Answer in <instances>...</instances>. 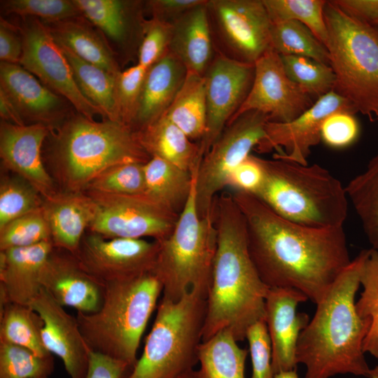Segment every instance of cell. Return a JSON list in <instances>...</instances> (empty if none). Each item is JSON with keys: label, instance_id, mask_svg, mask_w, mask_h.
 I'll return each instance as SVG.
<instances>
[{"label": "cell", "instance_id": "6da1fadb", "mask_svg": "<svg viewBox=\"0 0 378 378\" xmlns=\"http://www.w3.org/2000/svg\"><path fill=\"white\" fill-rule=\"evenodd\" d=\"M231 193L244 216L248 252L264 284L298 290L318 303L351 261L343 226H306L283 218L252 193Z\"/></svg>", "mask_w": 378, "mask_h": 378}, {"label": "cell", "instance_id": "7a4b0ae2", "mask_svg": "<svg viewBox=\"0 0 378 378\" xmlns=\"http://www.w3.org/2000/svg\"><path fill=\"white\" fill-rule=\"evenodd\" d=\"M213 211L218 244L206 295L202 342L224 330L239 342L246 339L250 326L265 320L270 288L251 258L246 222L232 193L218 194Z\"/></svg>", "mask_w": 378, "mask_h": 378}, {"label": "cell", "instance_id": "3957f363", "mask_svg": "<svg viewBox=\"0 0 378 378\" xmlns=\"http://www.w3.org/2000/svg\"><path fill=\"white\" fill-rule=\"evenodd\" d=\"M370 251H361L342 272L301 332L295 356L305 366L304 378L369 377L363 346L371 322L358 315L355 298Z\"/></svg>", "mask_w": 378, "mask_h": 378}, {"label": "cell", "instance_id": "277c9868", "mask_svg": "<svg viewBox=\"0 0 378 378\" xmlns=\"http://www.w3.org/2000/svg\"><path fill=\"white\" fill-rule=\"evenodd\" d=\"M50 133L52 162L68 192H84L95 178L114 166L145 164L151 158L136 131L108 119L97 122L78 113Z\"/></svg>", "mask_w": 378, "mask_h": 378}, {"label": "cell", "instance_id": "5b68a950", "mask_svg": "<svg viewBox=\"0 0 378 378\" xmlns=\"http://www.w3.org/2000/svg\"><path fill=\"white\" fill-rule=\"evenodd\" d=\"M263 178L252 193L284 218L306 226H343L347 217L345 187L319 164L258 157Z\"/></svg>", "mask_w": 378, "mask_h": 378}, {"label": "cell", "instance_id": "8992f818", "mask_svg": "<svg viewBox=\"0 0 378 378\" xmlns=\"http://www.w3.org/2000/svg\"><path fill=\"white\" fill-rule=\"evenodd\" d=\"M161 293L162 284L153 273L104 286L99 309L77 312L76 316L91 351L134 368L141 336Z\"/></svg>", "mask_w": 378, "mask_h": 378}, {"label": "cell", "instance_id": "52a82bcc", "mask_svg": "<svg viewBox=\"0 0 378 378\" xmlns=\"http://www.w3.org/2000/svg\"><path fill=\"white\" fill-rule=\"evenodd\" d=\"M324 19L333 91L356 113L378 120V27L349 15L333 1L326 2Z\"/></svg>", "mask_w": 378, "mask_h": 378}, {"label": "cell", "instance_id": "ba28073f", "mask_svg": "<svg viewBox=\"0 0 378 378\" xmlns=\"http://www.w3.org/2000/svg\"><path fill=\"white\" fill-rule=\"evenodd\" d=\"M207 293L161 298L144 351L129 378H178L193 370L202 342Z\"/></svg>", "mask_w": 378, "mask_h": 378}, {"label": "cell", "instance_id": "9c48e42d", "mask_svg": "<svg viewBox=\"0 0 378 378\" xmlns=\"http://www.w3.org/2000/svg\"><path fill=\"white\" fill-rule=\"evenodd\" d=\"M195 181L196 176L172 232L160 241L152 272L162 284V298L172 301L192 289L207 293L212 276L217 230L214 211L213 215L206 217H200L197 213Z\"/></svg>", "mask_w": 378, "mask_h": 378}, {"label": "cell", "instance_id": "30bf717a", "mask_svg": "<svg viewBox=\"0 0 378 378\" xmlns=\"http://www.w3.org/2000/svg\"><path fill=\"white\" fill-rule=\"evenodd\" d=\"M270 117L258 111L245 112L230 122L203 156L196 174L195 202L200 217L213 215L216 196L227 186L235 168L265 137Z\"/></svg>", "mask_w": 378, "mask_h": 378}, {"label": "cell", "instance_id": "8fae6325", "mask_svg": "<svg viewBox=\"0 0 378 378\" xmlns=\"http://www.w3.org/2000/svg\"><path fill=\"white\" fill-rule=\"evenodd\" d=\"M84 192L97 206L89 229L105 238H151L161 241L172 232L179 216L146 193Z\"/></svg>", "mask_w": 378, "mask_h": 378}, {"label": "cell", "instance_id": "7c38bea8", "mask_svg": "<svg viewBox=\"0 0 378 378\" xmlns=\"http://www.w3.org/2000/svg\"><path fill=\"white\" fill-rule=\"evenodd\" d=\"M20 27L23 50L19 64L36 76L78 112L90 119L104 115L81 92L71 66L48 25L34 18H22Z\"/></svg>", "mask_w": 378, "mask_h": 378}, {"label": "cell", "instance_id": "4fadbf2b", "mask_svg": "<svg viewBox=\"0 0 378 378\" xmlns=\"http://www.w3.org/2000/svg\"><path fill=\"white\" fill-rule=\"evenodd\" d=\"M160 241L146 239L105 238L85 234L74 254L82 267L104 286L152 273Z\"/></svg>", "mask_w": 378, "mask_h": 378}, {"label": "cell", "instance_id": "5bb4252c", "mask_svg": "<svg viewBox=\"0 0 378 378\" xmlns=\"http://www.w3.org/2000/svg\"><path fill=\"white\" fill-rule=\"evenodd\" d=\"M314 103L312 97L288 76L281 56L270 48L255 62L250 90L230 122L249 111L263 113L271 121L289 122Z\"/></svg>", "mask_w": 378, "mask_h": 378}, {"label": "cell", "instance_id": "9a60e30c", "mask_svg": "<svg viewBox=\"0 0 378 378\" xmlns=\"http://www.w3.org/2000/svg\"><path fill=\"white\" fill-rule=\"evenodd\" d=\"M204 76L206 129L200 142L202 156L218 138L246 99L253 80L254 64L220 52L213 58Z\"/></svg>", "mask_w": 378, "mask_h": 378}, {"label": "cell", "instance_id": "2e32d148", "mask_svg": "<svg viewBox=\"0 0 378 378\" xmlns=\"http://www.w3.org/2000/svg\"><path fill=\"white\" fill-rule=\"evenodd\" d=\"M344 111L356 113L351 103L333 90L317 99L312 106L289 122L269 120L265 136L254 150L259 153L276 150L273 158L307 164L311 148L321 138V128L330 115Z\"/></svg>", "mask_w": 378, "mask_h": 378}, {"label": "cell", "instance_id": "e0dca14e", "mask_svg": "<svg viewBox=\"0 0 378 378\" xmlns=\"http://www.w3.org/2000/svg\"><path fill=\"white\" fill-rule=\"evenodd\" d=\"M207 7L234 59L254 64L271 48L272 21L262 0H211Z\"/></svg>", "mask_w": 378, "mask_h": 378}, {"label": "cell", "instance_id": "ac0fdd59", "mask_svg": "<svg viewBox=\"0 0 378 378\" xmlns=\"http://www.w3.org/2000/svg\"><path fill=\"white\" fill-rule=\"evenodd\" d=\"M29 306L43 319L42 339L47 351L62 360L70 378H86L92 351L76 318L68 314L43 288Z\"/></svg>", "mask_w": 378, "mask_h": 378}, {"label": "cell", "instance_id": "d6986e66", "mask_svg": "<svg viewBox=\"0 0 378 378\" xmlns=\"http://www.w3.org/2000/svg\"><path fill=\"white\" fill-rule=\"evenodd\" d=\"M307 297L290 288H270L265 298V321L272 346V364L274 374L297 369L296 348L301 332L310 319L298 312L300 303Z\"/></svg>", "mask_w": 378, "mask_h": 378}, {"label": "cell", "instance_id": "ffe728a7", "mask_svg": "<svg viewBox=\"0 0 378 378\" xmlns=\"http://www.w3.org/2000/svg\"><path fill=\"white\" fill-rule=\"evenodd\" d=\"M0 89L25 125L43 124L52 130L69 116V103L19 64L1 62Z\"/></svg>", "mask_w": 378, "mask_h": 378}, {"label": "cell", "instance_id": "44dd1931", "mask_svg": "<svg viewBox=\"0 0 378 378\" xmlns=\"http://www.w3.org/2000/svg\"><path fill=\"white\" fill-rule=\"evenodd\" d=\"M50 130L43 124L1 122L0 156L4 165L29 183L43 199L57 192L41 157L43 143Z\"/></svg>", "mask_w": 378, "mask_h": 378}, {"label": "cell", "instance_id": "7402d4cb", "mask_svg": "<svg viewBox=\"0 0 378 378\" xmlns=\"http://www.w3.org/2000/svg\"><path fill=\"white\" fill-rule=\"evenodd\" d=\"M41 284L57 303L77 312H96L103 300L104 286L82 267L74 254L56 247L45 265Z\"/></svg>", "mask_w": 378, "mask_h": 378}, {"label": "cell", "instance_id": "603a6c76", "mask_svg": "<svg viewBox=\"0 0 378 378\" xmlns=\"http://www.w3.org/2000/svg\"><path fill=\"white\" fill-rule=\"evenodd\" d=\"M52 241L0 251V302L29 305L40 293L45 265L54 248Z\"/></svg>", "mask_w": 378, "mask_h": 378}, {"label": "cell", "instance_id": "cb8c5ba5", "mask_svg": "<svg viewBox=\"0 0 378 378\" xmlns=\"http://www.w3.org/2000/svg\"><path fill=\"white\" fill-rule=\"evenodd\" d=\"M42 208L54 246L76 254L95 217L94 200L85 192H56L43 199Z\"/></svg>", "mask_w": 378, "mask_h": 378}, {"label": "cell", "instance_id": "d4e9b609", "mask_svg": "<svg viewBox=\"0 0 378 378\" xmlns=\"http://www.w3.org/2000/svg\"><path fill=\"white\" fill-rule=\"evenodd\" d=\"M187 74L181 60L169 52L146 70L133 125L137 131L164 115Z\"/></svg>", "mask_w": 378, "mask_h": 378}, {"label": "cell", "instance_id": "484cf974", "mask_svg": "<svg viewBox=\"0 0 378 378\" xmlns=\"http://www.w3.org/2000/svg\"><path fill=\"white\" fill-rule=\"evenodd\" d=\"M208 1L185 13L173 23L170 52L187 71L204 76L213 57Z\"/></svg>", "mask_w": 378, "mask_h": 378}, {"label": "cell", "instance_id": "4316f807", "mask_svg": "<svg viewBox=\"0 0 378 378\" xmlns=\"http://www.w3.org/2000/svg\"><path fill=\"white\" fill-rule=\"evenodd\" d=\"M139 141L150 157H158L192 173L202 159L200 142L191 140L164 115L136 131Z\"/></svg>", "mask_w": 378, "mask_h": 378}, {"label": "cell", "instance_id": "83f0119b", "mask_svg": "<svg viewBox=\"0 0 378 378\" xmlns=\"http://www.w3.org/2000/svg\"><path fill=\"white\" fill-rule=\"evenodd\" d=\"M46 24L58 44L111 74L117 76L120 73L118 64L107 42L92 27L88 25L81 16Z\"/></svg>", "mask_w": 378, "mask_h": 378}, {"label": "cell", "instance_id": "f1b7e54d", "mask_svg": "<svg viewBox=\"0 0 378 378\" xmlns=\"http://www.w3.org/2000/svg\"><path fill=\"white\" fill-rule=\"evenodd\" d=\"M144 170L145 193L180 214L188 200L198 169L190 173L154 156L144 164Z\"/></svg>", "mask_w": 378, "mask_h": 378}, {"label": "cell", "instance_id": "f546056e", "mask_svg": "<svg viewBox=\"0 0 378 378\" xmlns=\"http://www.w3.org/2000/svg\"><path fill=\"white\" fill-rule=\"evenodd\" d=\"M232 335L220 331L200 344V368L192 378H244L248 350L239 347Z\"/></svg>", "mask_w": 378, "mask_h": 378}, {"label": "cell", "instance_id": "4dcf8cb0", "mask_svg": "<svg viewBox=\"0 0 378 378\" xmlns=\"http://www.w3.org/2000/svg\"><path fill=\"white\" fill-rule=\"evenodd\" d=\"M164 115L191 140L200 142L206 129L204 76L187 71L180 90Z\"/></svg>", "mask_w": 378, "mask_h": 378}, {"label": "cell", "instance_id": "1f68e13d", "mask_svg": "<svg viewBox=\"0 0 378 378\" xmlns=\"http://www.w3.org/2000/svg\"><path fill=\"white\" fill-rule=\"evenodd\" d=\"M58 45L83 94L101 110L105 119L118 122L115 110L117 76L82 59L66 47Z\"/></svg>", "mask_w": 378, "mask_h": 378}, {"label": "cell", "instance_id": "d6a6232c", "mask_svg": "<svg viewBox=\"0 0 378 378\" xmlns=\"http://www.w3.org/2000/svg\"><path fill=\"white\" fill-rule=\"evenodd\" d=\"M43 321L29 305L7 302L0 308V342L20 345L46 356L42 339Z\"/></svg>", "mask_w": 378, "mask_h": 378}, {"label": "cell", "instance_id": "836d02e7", "mask_svg": "<svg viewBox=\"0 0 378 378\" xmlns=\"http://www.w3.org/2000/svg\"><path fill=\"white\" fill-rule=\"evenodd\" d=\"M345 188L372 248L378 251V150Z\"/></svg>", "mask_w": 378, "mask_h": 378}, {"label": "cell", "instance_id": "e575fe53", "mask_svg": "<svg viewBox=\"0 0 378 378\" xmlns=\"http://www.w3.org/2000/svg\"><path fill=\"white\" fill-rule=\"evenodd\" d=\"M83 16L116 43L125 41L132 24L133 1L74 0Z\"/></svg>", "mask_w": 378, "mask_h": 378}, {"label": "cell", "instance_id": "d590c367", "mask_svg": "<svg viewBox=\"0 0 378 378\" xmlns=\"http://www.w3.org/2000/svg\"><path fill=\"white\" fill-rule=\"evenodd\" d=\"M271 48L279 55H298L329 65L328 52L313 33L302 23L293 21L272 22Z\"/></svg>", "mask_w": 378, "mask_h": 378}, {"label": "cell", "instance_id": "8d00e7d4", "mask_svg": "<svg viewBox=\"0 0 378 378\" xmlns=\"http://www.w3.org/2000/svg\"><path fill=\"white\" fill-rule=\"evenodd\" d=\"M272 22L293 20L306 26L325 45L328 30L324 19L327 1L262 0Z\"/></svg>", "mask_w": 378, "mask_h": 378}, {"label": "cell", "instance_id": "74e56055", "mask_svg": "<svg viewBox=\"0 0 378 378\" xmlns=\"http://www.w3.org/2000/svg\"><path fill=\"white\" fill-rule=\"evenodd\" d=\"M363 291L356 308L358 315L370 320V327L363 342L364 352L378 359V251L370 248L360 276Z\"/></svg>", "mask_w": 378, "mask_h": 378}, {"label": "cell", "instance_id": "f35d334b", "mask_svg": "<svg viewBox=\"0 0 378 378\" xmlns=\"http://www.w3.org/2000/svg\"><path fill=\"white\" fill-rule=\"evenodd\" d=\"M288 76L312 97L332 91L335 77L330 65L298 55H280Z\"/></svg>", "mask_w": 378, "mask_h": 378}, {"label": "cell", "instance_id": "ab89813d", "mask_svg": "<svg viewBox=\"0 0 378 378\" xmlns=\"http://www.w3.org/2000/svg\"><path fill=\"white\" fill-rule=\"evenodd\" d=\"M53 370L52 354L42 356L26 347L0 342V378H49Z\"/></svg>", "mask_w": 378, "mask_h": 378}, {"label": "cell", "instance_id": "60d3db41", "mask_svg": "<svg viewBox=\"0 0 378 378\" xmlns=\"http://www.w3.org/2000/svg\"><path fill=\"white\" fill-rule=\"evenodd\" d=\"M40 196L19 176L4 178L0 186V230L12 220L41 208Z\"/></svg>", "mask_w": 378, "mask_h": 378}, {"label": "cell", "instance_id": "b9f144b4", "mask_svg": "<svg viewBox=\"0 0 378 378\" xmlns=\"http://www.w3.org/2000/svg\"><path fill=\"white\" fill-rule=\"evenodd\" d=\"M52 241L48 222L41 208L18 218L0 230V251Z\"/></svg>", "mask_w": 378, "mask_h": 378}, {"label": "cell", "instance_id": "7bdbcfd3", "mask_svg": "<svg viewBox=\"0 0 378 378\" xmlns=\"http://www.w3.org/2000/svg\"><path fill=\"white\" fill-rule=\"evenodd\" d=\"M6 13L22 18H34L46 23L57 22L83 15L74 0H9L1 3Z\"/></svg>", "mask_w": 378, "mask_h": 378}, {"label": "cell", "instance_id": "ee69618b", "mask_svg": "<svg viewBox=\"0 0 378 378\" xmlns=\"http://www.w3.org/2000/svg\"><path fill=\"white\" fill-rule=\"evenodd\" d=\"M146 70L137 64L124 71H120L116 76L115 110L117 121L132 129Z\"/></svg>", "mask_w": 378, "mask_h": 378}, {"label": "cell", "instance_id": "f6af8a7d", "mask_svg": "<svg viewBox=\"0 0 378 378\" xmlns=\"http://www.w3.org/2000/svg\"><path fill=\"white\" fill-rule=\"evenodd\" d=\"M144 165L131 162L114 166L95 178L86 190L114 194L145 193Z\"/></svg>", "mask_w": 378, "mask_h": 378}, {"label": "cell", "instance_id": "bcb514c9", "mask_svg": "<svg viewBox=\"0 0 378 378\" xmlns=\"http://www.w3.org/2000/svg\"><path fill=\"white\" fill-rule=\"evenodd\" d=\"M173 29V24L158 18L143 19L137 64L147 69L166 55L170 51Z\"/></svg>", "mask_w": 378, "mask_h": 378}, {"label": "cell", "instance_id": "7dc6e473", "mask_svg": "<svg viewBox=\"0 0 378 378\" xmlns=\"http://www.w3.org/2000/svg\"><path fill=\"white\" fill-rule=\"evenodd\" d=\"M246 339L251 358V378H274L271 342L265 320L258 321L250 326Z\"/></svg>", "mask_w": 378, "mask_h": 378}, {"label": "cell", "instance_id": "c3c4849f", "mask_svg": "<svg viewBox=\"0 0 378 378\" xmlns=\"http://www.w3.org/2000/svg\"><path fill=\"white\" fill-rule=\"evenodd\" d=\"M359 134V125L351 113L339 111L328 116L322 123L321 138L332 148H340L353 144Z\"/></svg>", "mask_w": 378, "mask_h": 378}, {"label": "cell", "instance_id": "681fc988", "mask_svg": "<svg viewBox=\"0 0 378 378\" xmlns=\"http://www.w3.org/2000/svg\"><path fill=\"white\" fill-rule=\"evenodd\" d=\"M263 172L258 156L250 155L231 174L227 186L254 193L261 184Z\"/></svg>", "mask_w": 378, "mask_h": 378}, {"label": "cell", "instance_id": "f907efd6", "mask_svg": "<svg viewBox=\"0 0 378 378\" xmlns=\"http://www.w3.org/2000/svg\"><path fill=\"white\" fill-rule=\"evenodd\" d=\"M132 370L123 361L91 351L86 378H129Z\"/></svg>", "mask_w": 378, "mask_h": 378}, {"label": "cell", "instance_id": "816d5d0a", "mask_svg": "<svg viewBox=\"0 0 378 378\" xmlns=\"http://www.w3.org/2000/svg\"><path fill=\"white\" fill-rule=\"evenodd\" d=\"M23 50L20 28L1 18L0 59L1 62L19 64Z\"/></svg>", "mask_w": 378, "mask_h": 378}, {"label": "cell", "instance_id": "f5cc1de1", "mask_svg": "<svg viewBox=\"0 0 378 378\" xmlns=\"http://www.w3.org/2000/svg\"><path fill=\"white\" fill-rule=\"evenodd\" d=\"M206 0H152L148 2L152 17L173 24L187 12Z\"/></svg>", "mask_w": 378, "mask_h": 378}, {"label": "cell", "instance_id": "db71d44e", "mask_svg": "<svg viewBox=\"0 0 378 378\" xmlns=\"http://www.w3.org/2000/svg\"><path fill=\"white\" fill-rule=\"evenodd\" d=\"M333 2L349 15L374 24L378 21V0H335Z\"/></svg>", "mask_w": 378, "mask_h": 378}, {"label": "cell", "instance_id": "11a10c76", "mask_svg": "<svg viewBox=\"0 0 378 378\" xmlns=\"http://www.w3.org/2000/svg\"><path fill=\"white\" fill-rule=\"evenodd\" d=\"M0 115L3 121L15 125H25L8 96L0 89Z\"/></svg>", "mask_w": 378, "mask_h": 378}, {"label": "cell", "instance_id": "9f6ffc18", "mask_svg": "<svg viewBox=\"0 0 378 378\" xmlns=\"http://www.w3.org/2000/svg\"><path fill=\"white\" fill-rule=\"evenodd\" d=\"M274 378H299V377L296 369L277 373L274 374Z\"/></svg>", "mask_w": 378, "mask_h": 378}, {"label": "cell", "instance_id": "6f0895ef", "mask_svg": "<svg viewBox=\"0 0 378 378\" xmlns=\"http://www.w3.org/2000/svg\"><path fill=\"white\" fill-rule=\"evenodd\" d=\"M368 378H378V365L370 369Z\"/></svg>", "mask_w": 378, "mask_h": 378}, {"label": "cell", "instance_id": "680465c9", "mask_svg": "<svg viewBox=\"0 0 378 378\" xmlns=\"http://www.w3.org/2000/svg\"><path fill=\"white\" fill-rule=\"evenodd\" d=\"M192 371L188 373V374H184V375H182V376L178 377V378H192Z\"/></svg>", "mask_w": 378, "mask_h": 378}, {"label": "cell", "instance_id": "91938a15", "mask_svg": "<svg viewBox=\"0 0 378 378\" xmlns=\"http://www.w3.org/2000/svg\"><path fill=\"white\" fill-rule=\"evenodd\" d=\"M375 25L378 27V21L376 22Z\"/></svg>", "mask_w": 378, "mask_h": 378}]
</instances>
